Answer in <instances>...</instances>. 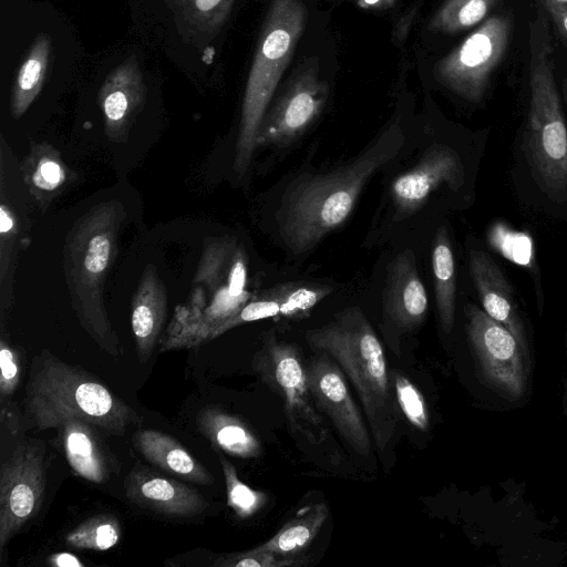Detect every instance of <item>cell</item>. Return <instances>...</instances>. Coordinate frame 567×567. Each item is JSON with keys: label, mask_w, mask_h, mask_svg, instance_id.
<instances>
[{"label": "cell", "mask_w": 567, "mask_h": 567, "mask_svg": "<svg viewBox=\"0 0 567 567\" xmlns=\"http://www.w3.org/2000/svg\"><path fill=\"white\" fill-rule=\"evenodd\" d=\"M403 145V130L393 123L347 165L295 182L284 195L277 217L287 248L296 255L307 252L340 227L369 179L394 159Z\"/></svg>", "instance_id": "6da1fadb"}, {"label": "cell", "mask_w": 567, "mask_h": 567, "mask_svg": "<svg viewBox=\"0 0 567 567\" xmlns=\"http://www.w3.org/2000/svg\"><path fill=\"white\" fill-rule=\"evenodd\" d=\"M125 209L117 200L93 206L73 224L64 247V272L72 307L84 330L112 357L120 354L103 301L107 272L115 261Z\"/></svg>", "instance_id": "7a4b0ae2"}, {"label": "cell", "mask_w": 567, "mask_h": 567, "mask_svg": "<svg viewBox=\"0 0 567 567\" xmlns=\"http://www.w3.org/2000/svg\"><path fill=\"white\" fill-rule=\"evenodd\" d=\"M311 349L333 358L350 379L378 449L383 452L398 424L386 358L372 326L358 307L347 308L321 327L306 331Z\"/></svg>", "instance_id": "3957f363"}, {"label": "cell", "mask_w": 567, "mask_h": 567, "mask_svg": "<svg viewBox=\"0 0 567 567\" xmlns=\"http://www.w3.org/2000/svg\"><path fill=\"white\" fill-rule=\"evenodd\" d=\"M247 255L229 237L213 239L203 250L186 305L175 308L161 350L198 347L217 337L225 322L257 293L247 289Z\"/></svg>", "instance_id": "277c9868"}, {"label": "cell", "mask_w": 567, "mask_h": 567, "mask_svg": "<svg viewBox=\"0 0 567 567\" xmlns=\"http://www.w3.org/2000/svg\"><path fill=\"white\" fill-rule=\"evenodd\" d=\"M529 92L525 155L545 195L555 203H565L567 125L555 80L549 19L543 7L529 28Z\"/></svg>", "instance_id": "5b68a950"}, {"label": "cell", "mask_w": 567, "mask_h": 567, "mask_svg": "<svg viewBox=\"0 0 567 567\" xmlns=\"http://www.w3.org/2000/svg\"><path fill=\"white\" fill-rule=\"evenodd\" d=\"M25 415L38 430L82 419L112 434L138 422L136 412L82 369L47 353L33 360L24 398Z\"/></svg>", "instance_id": "8992f818"}, {"label": "cell", "mask_w": 567, "mask_h": 567, "mask_svg": "<svg viewBox=\"0 0 567 567\" xmlns=\"http://www.w3.org/2000/svg\"><path fill=\"white\" fill-rule=\"evenodd\" d=\"M308 10L301 0H271L248 75L241 106L234 169L244 175L257 133L278 83L306 29Z\"/></svg>", "instance_id": "52a82bcc"}, {"label": "cell", "mask_w": 567, "mask_h": 567, "mask_svg": "<svg viewBox=\"0 0 567 567\" xmlns=\"http://www.w3.org/2000/svg\"><path fill=\"white\" fill-rule=\"evenodd\" d=\"M513 19L507 13L486 18L434 66L435 80L470 102H480L492 75L503 62L512 37Z\"/></svg>", "instance_id": "ba28073f"}, {"label": "cell", "mask_w": 567, "mask_h": 567, "mask_svg": "<svg viewBox=\"0 0 567 567\" xmlns=\"http://www.w3.org/2000/svg\"><path fill=\"white\" fill-rule=\"evenodd\" d=\"M252 368L282 399L291 431L312 444L324 443L329 436L328 427L310 392L307 365L298 348L270 336L256 353Z\"/></svg>", "instance_id": "9c48e42d"}, {"label": "cell", "mask_w": 567, "mask_h": 567, "mask_svg": "<svg viewBox=\"0 0 567 567\" xmlns=\"http://www.w3.org/2000/svg\"><path fill=\"white\" fill-rule=\"evenodd\" d=\"M329 85L321 78L319 61L311 56L291 74L259 125L256 146H286L306 132L322 112Z\"/></svg>", "instance_id": "30bf717a"}, {"label": "cell", "mask_w": 567, "mask_h": 567, "mask_svg": "<svg viewBox=\"0 0 567 567\" xmlns=\"http://www.w3.org/2000/svg\"><path fill=\"white\" fill-rule=\"evenodd\" d=\"M47 487L41 441L17 444L0 468V550L39 511Z\"/></svg>", "instance_id": "8fae6325"}, {"label": "cell", "mask_w": 567, "mask_h": 567, "mask_svg": "<svg viewBox=\"0 0 567 567\" xmlns=\"http://www.w3.org/2000/svg\"><path fill=\"white\" fill-rule=\"evenodd\" d=\"M466 330L478 369L487 385L518 400L526 390V351L502 323L473 303L465 308Z\"/></svg>", "instance_id": "7c38bea8"}, {"label": "cell", "mask_w": 567, "mask_h": 567, "mask_svg": "<svg viewBox=\"0 0 567 567\" xmlns=\"http://www.w3.org/2000/svg\"><path fill=\"white\" fill-rule=\"evenodd\" d=\"M307 375L318 409L357 453L368 455L371 451L370 434L339 365L327 353L318 352L307 365Z\"/></svg>", "instance_id": "4fadbf2b"}, {"label": "cell", "mask_w": 567, "mask_h": 567, "mask_svg": "<svg viewBox=\"0 0 567 567\" xmlns=\"http://www.w3.org/2000/svg\"><path fill=\"white\" fill-rule=\"evenodd\" d=\"M465 171L460 155L450 146L432 145L413 168L393 181V204L401 213H414L439 186L446 184L456 190L463 185Z\"/></svg>", "instance_id": "5bb4252c"}, {"label": "cell", "mask_w": 567, "mask_h": 567, "mask_svg": "<svg viewBox=\"0 0 567 567\" xmlns=\"http://www.w3.org/2000/svg\"><path fill=\"white\" fill-rule=\"evenodd\" d=\"M331 291L329 286L319 284H279L257 293L236 316L223 324L219 336L243 323L267 318L299 320L307 317Z\"/></svg>", "instance_id": "9a60e30c"}, {"label": "cell", "mask_w": 567, "mask_h": 567, "mask_svg": "<svg viewBox=\"0 0 567 567\" xmlns=\"http://www.w3.org/2000/svg\"><path fill=\"white\" fill-rule=\"evenodd\" d=\"M125 487L131 502L166 516H196L209 506L196 489L144 467L130 472Z\"/></svg>", "instance_id": "2e32d148"}, {"label": "cell", "mask_w": 567, "mask_h": 567, "mask_svg": "<svg viewBox=\"0 0 567 567\" xmlns=\"http://www.w3.org/2000/svg\"><path fill=\"white\" fill-rule=\"evenodd\" d=\"M470 272L483 310L502 323L526 351V332L513 287L493 258L483 250L470 252Z\"/></svg>", "instance_id": "e0dca14e"}, {"label": "cell", "mask_w": 567, "mask_h": 567, "mask_svg": "<svg viewBox=\"0 0 567 567\" xmlns=\"http://www.w3.org/2000/svg\"><path fill=\"white\" fill-rule=\"evenodd\" d=\"M386 317L399 328L411 330L425 319L429 300L414 255L406 250L390 265L383 297Z\"/></svg>", "instance_id": "ac0fdd59"}, {"label": "cell", "mask_w": 567, "mask_h": 567, "mask_svg": "<svg viewBox=\"0 0 567 567\" xmlns=\"http://www.w3.org/2000/svg\"><path fill=\"white\" fill-rule=\"evenodd\" d=\"M142 75L132 59L117 66L105 80L99 95L105 133L114 142L126 140L144 102Z\"/></svg>", "instance_id": "d6986e66"}, {"label": "cell", "mask_w": 567, "mask_h": 567, "mask_svg": "<svg viewBox=\"0 0 567 567\" xmlns=\"http://www.w3.org/2000/svg\"><path fill=\"white\" fill-rule=\"evenodd\" d=\"M167 311V292L155 266L147 265L132 300L131 326L141 363L155 349Z\"/></svg>", "instance_id": "ffe728a7"}, {"label": "cell", "mask_w": 567, "mask_h": 567, "mask_svg": "<svg viewBox=\"0 0 567 567\" xmlns=\"http://www.w3.org/2000/svg\"><path fill=\"white\" fill-rule=\"evenodd\" d=\"M95 427L78 417H66L58 426L71 468L84 480L100 484L109 480L111 463Z\"/></svg>", "instance_id": "44dd1931"}, {"label": "cell", "mask_w": 567, "mask_h": 567, "mask_svg": "<svg viewBox=\"0 0 567 567\" xmlns=\"http://www.w3.org/2000/svg\"><path fill=\"white\" fill-rule=\"evenodd\" d=\"M134 443L138 452L157 467L189 482L210 485V473L174 437L156 430H141Z\"/></svg>", "instance_id": "7402d4cb"}, {"label": "cell", "mask_w": 567, "mask_h": 567, "mask_svg": "<svg viewBox=\"0 0 567 567\" xmlns=\"http://www.w3.org/2000/svg\"><path fill=\"white\" fill-rule=\"evenodd\" d=\"M198 430L220 451L240 458H256L262 453L259 439L239 417L217 406L203 408L197 416Z\"/></svg>", "instance_id": "603a6c76"}, {"label": "cell", "mask_w": 567, "mask_h": 567, "mask_svg": "<svg viewBox=\"0 0 567 567\" xmlns=\"http://www.w3.org/2000/svg\"><path fill=\"white\" fill-rule=\"evenodd\" d=\"M21 171L28 192L43 210L71 181L61 154L45 143L31 146Z\"/></svg>", "instance_id": "cb8c5ba5"}, {"label": "cell", "mask_w": 567, "mask_h": 567, "mask_svg": "<svg viewBox=\"0 0 567 567\" xmlns=\"http://www.w3.org/2000/svg\"><path fill=\"white\" fill-rule=\"evenodd\" d=\"M328 517L324 503L305 506L267 542L255 547L281 557H298L319 534Z\"/></svg>", "instance_id": "d4e9b609"}, {"label": "cell", "mask_w": 567, "mask_h": 567, "mask_svg": "<svg viewBox=\"0 0 567 567\" xmlns=\"http://www.w3.org/2000/svg\"><path fill=\"white\" fill-rule=\"evenodd\" d=\"M432 269L436 308L441 327L451 332L455 317L456 274L455 260L447 233L442 228L434 240Z\"/></svg>", "instance_id": "484cf974"}, {"label": "cell", "mask_w": 567, "mask_h": 567, "mask_svg": "<svg viewBox=\"0 0 567 567\" xmlns=\"http://www.w3.org/2000/svg\"><path fill=\"white\" fill-rule=\"evenodd\" d=\"M50 49L49 35L40 33L21 64L10 101L14 118H19L39 94L49 64Z\"/></svg>", "instance_id": "4316f807"}, {"label": "cell", "mask_w": 567, "mask_h": 567, "mask_svg": "<svg viewBox=\"0 0 567 567\" xmlns=\"http://www.w3.org/2000/svg\"><path fill=\"white\" fill-rule=\"evenodd\" d=\"M501 0H445L429 22L435 32L453 34L482 23Z\"/></svg>", "instance_id": "83f0119b"}, {"label": "cell", "mask_w": 567, "mask_h": 567, "mask_svg": "<svg viewBox=\"0 0 567 567\" xmlns=\"http://www.w3.org/2000/svg\"><path fill=\"white\" fill-rule=\"evenodd\" d=\"M122 536L120 522L112 515H96L72 529L65 537L70 546L91 549L107 550L114 547Z\"/></svg>", "instance_id": "f1b7e54d"}, {"label": "cell", "mask_w": 567, "mask_h": 567, "mask_svg": "<svg viewBox=\"0 0 567 567\" xmlns=\"http://www.w3.org/2000/svg\"><path fill=\"white\" fill-rule=\"evenodd\" d=\"M227 493V504L239 518H248L259 512L267 503L268 496L245 484L237 474L235 466L219 454Z\"/></svg>", "instance_id": "f546056e"}, {"label": "cell", "mask_w": 567, "mask_h": 567, "mask_svg": "<svg viewBox=\"0 0 567 567\" xmlns=\"http://www.w3.org/2000/svg\"><path fill=\"white\" fill-rule=\"evenodd\" d=\"M394 394L398 406L411 425L420 431L429 427V411L424 396L406 377L396 373L394 377Z\"/></svg>", "instance_id": "4dcf8cb0"}, {"label": "cell", "mask_w": 567, "mask_h": 567, "mask_svg": "<svg viewBox=\"0 0 567 567\" xmlns=\"http://www.w3.org/2000/svg\"><path fill=\"white\" fill-rule=\"evenodd\" d=\"M488 239L491 245L512 262L532 266L533 243L527 235L495 225L488 233Z\"/></svg>", "instance_id": "1f68e13d"}, {"label": "cell", "mask_w": 567, "mask_h": 567, "mask_svg": "<svg viewBox=\"0 0 567 567\" xmlns=\"http://www.w3.org/2000/svg\"><path fill=\"white\" fill-rule=\"evenodd\" d=\"M214 565L218 567H300L307 565V559L281 557L252 548L218 558Z\"/></svg>", "instance_id": "d6a6232c"}, {"label": "cell", "mask_w": 567, "mask_h": 567, "mask_svg": "<svg viewBox=\"0 0 567 567\" xmlns=\"http://www.w3.org/2000/svg\"><path fill=\"white\" fill-rule=\"evenodd\" d=\"M19 231L18 218L1 194L0 206V279L4 284L12 262L13 246Z\"/></svg>", "instance_id": "836d02e7"}, {"label": "cell", "mask_w": 567, "mask_h": 567, "mask_svg": "<svg viewBox=\"0 0 567 567\" xmlns=\"http://www.w3.org/2000/svg\"><path fill=\"white\" fill-rule=\"evenodd\" d=\"M0 395L4 400L16 391L21 375L20 357L4 338L0 341Z\"/></svg>", "instance_id": "e575fe53"}, {"label": "cell", "mask_w": 567, "mask_h": 567, "mask_svg": "<svg viewBox=\"0 0 567 567\" xmlns=\"http://www.w3.org/2000/svg\"><path fill=\"white\" fill-rule=\"evenodd\" d=\"M234 0H190V4L194 10L200 14H208V17H219L221 18L229 10Z\"/></svg>", "instance_id": "d590c367"}, {"label": "cell", "mask_w": 567, "mask_h": 567, "mask_svg": "<svg viewBox=\"0 0 567 567\" xmlns=\"http://www.w3.org/2000/svg\"><path fill=\"white\" fill-rule=\"evenodd\" d=\"M550 17V21L555 25L559 38L567 37V6H548L543 7Z\"/></svg>", "instance_id": "8d00e7d4"}, {"label": "cell", "mask_w": 567, "mask_h": 567, "mask_svg": "<svg viewBox=\"0 0 567 567\" xmlns=\"http://www.w3.org/2000/svg\"><path fill=\"white\" fill-rule=\"evenodd\" d=\"M51 566L56 567H83L84 564L73 554L58 553L48 558Z\"/></svg>", "instance_id": "74e56055"}, {"label": "cell", "mask_w": 567, "mask_h": 567, "mask_svg": "<svg viewBox=\"0 0 567 567\" xmlns=\"http://www.w3.org/2000/svg\"><path fill=\"white\" fill-rule=\"evenodd\" d=\"M357 3L363 9L382 10L391 8L395 0H357Z\"/></svg>", "instance_id": "f35d334b"}, {"label": "cell", "mask_w": 567, "mask_h": 567, "mask_svg": "<svg viewBox=\"0 0 567 567\" xmlns=\"http://www.w3.org/2000/svg\"><path fill=\"white\" fill-rule=\"evenodd\" d=\"M542 7L548 6H567V0H539Z\"/></svg>", "instance_id": "ab89813d"}, {"label": "cell", "mask_w": 567, "mask_h": 567, "mask_svg": "<svg viewBox=\"0 0 567 567\" xmlns=\"http://www.w3.org/2000/svg\"><path fill=\"white\" fill-rule=\"evenodd\" d=\"M561 95H563V100L567 106V76L561 82Z\"/></svg>", "instance_id": "60d3db41"}, {"label": "cell", "mask_w": 567, "mask_h": 567, "mask_svg": "<svg viewBox=\"0 0 567 567\" xmlns=\"http://www.w3.org/2000/svg\"><path fill=\"white\" fill-rule=\"evenodd\" d=\"M561 41L564 42V44L567 47V37L566 38H563Z\"/></svg>", "instance_id": "b9f144b4"}, {"label": "cell", "mask_w": 567, "mask_h": 567, "mask_svg": "<svg viewBox=\"0 0 567 567\" xmlns=\"http://www.w3.org/2000/svg\"><path fill=\"white\" fill-rule=\"evenodd\" d=\"M567 394V392H566ZM565 403H566V412H567V395L565 396Z\"/></svg>", "instance_id": "7bdbcfd3"}]
</instances>
